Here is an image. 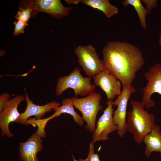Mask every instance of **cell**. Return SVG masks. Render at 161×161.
<instances>
[{"label":"cell","mask_w":161,"mask_h":161,"mask_svg":"<svg viewBox=\"0 0 161 161\" xmlns=\"http://www.w3.org/2000/svg\"><path fill=\"white\" fill-rule=\"evenodd\" d=\"M13 24L15 26L13 33L14 36L18 35L21 33L23 34L26 26L28 25V23L20 20H18L17 21H14Z\"/></svg>","instance_id":"cell-20"},{"label":"cell","mask_w":161,"mask_h":161,"mask_svg":"<svg viewBox=\"0 0 161 161\" xmlns=\"http://www.w3.org/2000/svg\"><path fill=\"white\" fill-rule=\"evenodd\" d=\"M94 144L92 141L90 142L89 154L86 159L84 160L79 159L77 160L72 156L74 161H100L99 155L97 153H95Z\"/></svg>","instance_id":"cell-19"},{"label":"cell","mask_w":161,"mask_h":161,"mask_svg":"<svg viewBox=\"0 0 161 161\" xmlns=\"http://www.w3.org/2000/svg\"><path fill=\"white\" fill-rule=\"evenodd\" d=\"M27 1L32 9V18L38 13L43 12L53 18L60 19L68 16L70 10L76 8L65 7L60 0H29Z\"/></svg>","instance_id":"cell-8"},{"label":"cell","mask_w":161,"mask_h":161,"mask_svg":"<svg viewBox=\"0 0 161 161\" xmlns=\"http://www.w3.org/2000/svg\"><path fill=\"white\" fill-rule=\"evenodd\" d=\"M124 7L132 6L136 11L139 18L140 25L145 30L147 28L146 17L147 15H149L151 11L145 8L142 4L140 0H124L122 2Z\"/></svg>","instance_id":"cell-17"},{"label":"cell","mask_w":161,"mask_h":161,"mask_svg":"<svg viewBox=\"0 0 161 161\" xmlns=\"http://www.w3.org/2000/svg\"><path fill=\"white\" fill-rule=\"evenodd\" d=\"M144 76L148 82L141 90L143 91L142 102L147 109L155 104L151 98L152 95L157 93L161 95V64L157 63L149 68Z\"/></svg>","instance_id":"cell-7"},{"label":"cell","mask_w":161,"mask_h":161,"mask_svg":"<svg viewBox=\"0 0 161 161\" xmlns=\"http://www.w3.org/2000/svg\"><path fill=\"white\" fill-rule=\"evenodd\" d=\"M142 1L146 5V9L151 11L153 8L157 7L158 1L157 0H142Z\"/></svg>","instance_id":"cell-22"},{"label":"cell","mask_w":161,"mask_h":161,"mask_svg":"<svg viewBox=\"0 0 161 161\" xmlns=\"http://www.w3.org/2000/svg\"><path fill=\"white\" fill-rule=\"evenodd\" d=\"M19 10L15 16L16 19L27 23L32 18V9L27 0L21 1Z\"/></svg>","instance_id":"cell-18"},{"label":"cell","mask_w":161,"mask_h":161,"mask_svg":"<svg viewBox=\"0 0 161 161\" xmlns=\"http://www.w3.org/2000/svg\"><path fill=\"white\" fill-rule=\"evenodd\" d=\"M146 145L145 154L149 157L154 151L161 152V131L160 127L156 125L142 141Z\"/></svg>","instance_id":"cell-14"},{"label":"cell","mask_w":161,"mask_h":161,"mask_svg":"<svg viewBox=\"0 0 161 161\" xmlns=\"http://www.w3.org/2000/svg\"><path fill=\"white\" fill-rule=\"evenodd\" d=\"M61 106L53 109L55 113L48 117L49 120L55 117H60L63 113H66L71 115L75 122L80 126H82L84 123L82 117L74 110V107L71 98H66L61 101Z\"/></svg>","instance_id":"cell-15"},{"label":"cell","mask_w":161,"mask_h":161,"mask_svg":"<svg viewBox=\"0 0 161 161\" xmlns=\"http://www.w3.org/2000/svg\"><path fill=\"white\" fill-rule=\"evenodd\" d=\"M105 104L107 106L99 118L96 128L93 132L91 141L94 143L97 141L108 140V134L118 130V127L113 120V101L109 100Z\"/></svg>","instance_id":"cell-9"},{"label":"cell","mask_w":161,"mask_h":161,"mask_svg":"<svg viewBox=\"0 0 161 161\" xmlns=\"http://www.w3.org/2000/svg\"><path fill=\"white\" fill-rule=\"evenodd\" d=\"M158 44L160 46H161V33L159 35Z\"/></svg>","instance_id":"cell-24"},{"label":"cell","mask_w":161,"mask_h":161,"mask_svg":"<svg viewBox=\"0 0 161 161\" xmlns=\"http://www.w3.org/2000/svg\"><path fill=\"white\" fill-rule=\"evenodd\" d=\"M25 100V96L18 95L9 100L6 103L3 110L0 113V127L1 136L2 137L6 136L11 138L13 134L10 131L9 125L15 122L20 116L17 109L20 103Z\"/></svg>","instance_id":"cell-10"},{"label":"cell","mask_w":161,"mask_h":161,"mask_svg":"<svg viewBox=\"0 0 161 161\" xmlns=\"http://www.w3.org/2000/svg\"><path fill=\"white\" fill-rule=\"evenodd\" d=\"M132 109L128 112L126 117L127 131L132 134L138 145L156 125L155 117L144 109L142 101L131 100Z\"/></svg>","instance_id":"cell-2"},{"label":"cell","mask_w":161,"mask_h":161,"mask_svg":"<svg viewBox=\"0 0 161 161\" xmlns=\"http://www.w3.org/2000/svg\"><path fill=\"white\" fill-rule=\"evenodd\" d=\"M12 95L6 92L2 93L0 96V112L3 110L6 103L9 100Z\"/></svg>","instance_id":"cell-21"},{"label":"cell","mask_w":161,"mask_h":161,"mask_svg":"<svg viewBox=\"0 0 161 161\" xmlns=\"http://www.w3.org/2000/svg\"><path fill=\"white\" fill-rule=\"evenodd\" d=\"M93 78L94 84L105 93L108 100H113L121 93V82L107 70L104 69Z\"/></svg>","instance_id":"cell-11"},{"label":"cell","mask_w":161,"mask_h":161,"mask_svg":"<svg viewBox=\"0 0 161 161\" xmlns=\"http://www.w3.org/2000/svg\"><path fill=\"white\" fill-rule=\"evenodd\" d=\"M81 2L102 11L107 18H111L119 12L118 8L112 4L109 0H82Z\"/></svg>","instance_id":"cell-16"},{"label":"cell","mask_w":161,"mask_h":161,"mask_svg":"<svg viewBox=\"0 0 161 161\" xmlns=\"http://www.w3.org/2000/svg\"><path fill=\"white\" fill-rule=\"evenodd\" d=\"M25 88V100L27 102V106L24 112L21 114L15 122L25 125L26 122L29 118L35 116L37 120L42 119L46 113L52 112L54 109L59 106L61 103L55 100L52 101L43 106H40L33 103L32 100L30 99L27 94Z\"/></svg>","instance_id":"cell-12"},{"label":"cell","mask_w":161,"mask_h":161,"mask_svg":"<svg viewBox=\"0 0 161 161\" xmlns=\"http://www.w3.org/2000/svg\"><path fill=\"white\" fill-rule=\"evenodd\" d=\"M102 97L100 94L94 91L83 98L74 97L71 98L74 108L81 112L82 119L86 123L85 128L91 132H94L96 129L97 114L103 109L100 104Z\"/></svg>","instance_id":"cell-4"},{"label":"cell","mask_w":161,"mask_h":161,"mask_svg":"<svg viewBox=\"0 0 161 161\" xmlns=\"http://www.w3.org/2000/svg\"><path fill=\"white\" fill-rule=\"evenodd\" d=\"M43 143L42 138L34 133L26 141L19 143L18 149L20 159L22 161H39L37 155L43 149Z\"/></svg>","instance_id":"cell-13"},{"label":"cell","mask_w":161,"mask_h":161,"mask_svg":"<svg viewBox=\"0 0 161 161\" xmlns=\"http://www.w3.org/2000/svg\"><path fill=\"white\" fill-rule=\"evenodd\" d=\"M74 52L79 64L88 77L93 78L104 70L102 60L93 46L79 45L75 49Z\"/></svg>","instance_id":"cell-5"},{"label":"cell","mask_w":161,"mask_h":161,"mask_svg":"<svg viewBox=\"0 0 161 161\" xmlns=\"http://www.w3.org/2000/svg\"><path fill=\"white\" fill-rule=\"evenodd\" d=\"M92 78L83 76L80 69L75 67L69 75L58 78L55 94L60 96L67 89L71 88L74 91V97L86 96L95 91L96 88V86L91 83Z\"/></svg>","instance_id":"cell-3"},{"label":"cell","mask_w":161,"mask_h":161,"mask_svg":"<svg viewBox=\"0 0 161 161\" xmlns=\"http://www.w3.org/2000/svg\"><path fill=\"white\" fill-rule=\"evenodd\" d=\"M136 92V90L132 85L123 86L121 93L113 101V106H117V109L113 112V121L118 127L117 133L121 137L127 131L128 103L131 95Z\"/></svg>","instance_id":"cell-6"},{"label":"cell","mask_w":161,"mask_h":161,"mask_svg":"<svg viewBox=\"0 0 161 161\" xmlns=\"http://www.w3.org/2000/svg\"><path fill=\"white\" fill-rule=\"evenodd\" d=\"M65 2L68 4H77L81 2V0H65Z\"/></svg>","instance_id":"cell-23"},{"label":"cell","mask_w":161,"mask_h":161,"mask_svg":"<svg viewBox=\"0 0 161 161\" xmlns=\"http://www.w3.org/2000/svg\"><path fill=\"white\" fill-rule=\"evenodd\" d=\"M102 52L105 69L119 80L122 86L131 85L145 64L139 48L127 42L109 41Z\"/></svg>","instance_id":"cell-1"},{"label":"cell","mask_w":161,"mask_h":161,"mask_svg":"<svg viewBox=\"0 0 161 161\" xmlns=\"http://www.w3.org/2000/svg\"><path fill=\"white\" fill-rule=\"evenodd\" d=\"M160 153L161 154V152H160Z\"/></svg>","instance_id":"cell-25"}]
</instances>
